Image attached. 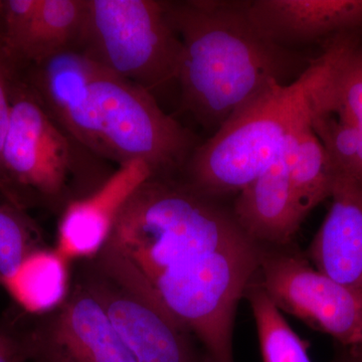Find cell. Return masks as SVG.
<instances>
[{"label": "cell", "instance_id": "cell-16", "mask_svg": "<svg viewBox=\"0 0 362 362\" xmlns=\"http://www.w3.org/2000/svg\"><path fill=\"white\" fill-rule=\"evenodd\" d=\"M69 263L56 249L40 247L28 254L1 286L28 313L47 315L69 296Z\"/></svg>", "mask_w": 362, "mask_h": 362}, {"label": "cell", "instance_id": "cell-22", "mask_svg": "<svg viewBox=\"0 0 362 362\" xmlns=\"http://www.w3.org/2000/svg\"><path fill=\"white\" fill-rule=\"evenodd\" d=\"M40 0H4L0 45L9 63L20 49L37 16Z\"/></svg>", "mask_w": 362, "mask_h": 362}, {"label": "cell", "instance_id": "cell-7", "mask_svg": "<svg viewBox=\"0 0 362 362\" xmlns=\"http://www.w3.org/2000/svg\"><path fill=\"white\" fill-rule=\"evenodd\" d=\"M77 51L152 95L177 84L183 45L159 0H87Z\"/></svg>", "mask_w": 362, "mask_h": 362}, {"label": "cell", "instance_id": "cell-1", "mask_svg": "<svg viewBox=\"0 0 362 362\" xmlns=\"http://www.w3.org/2000/svg\"><path fill=\"white\" fill-rule=\"evenodd\" d=\"M16 74L78 144L104 160H142L153 175H181L199 146L154 95L77 49Z\"/></svg>", "mask_w": 362, "mask_h": 362}, {"label": "cell", "instance_id": "cell-8", "mask_svg": "<svg viewBox=\"0 0 362 362\" xmlns=\"http://www.w3.org/2000/svg\"><path fill=\"white\" fill-rule=\"evenodd\" d=\"M81 282L103 307L135 362H213L137 272L97 259Z\"/></svg>", "mask_w": 362, "mask_h": 362}, {"label": "cell", "instance_id": "cell-14", "mask_svg": "<svg viewBox=\"0 0 362 362\" xmlns=\"http://www.w3.org/2000/svg\"><path fill=\"white\" fill-rule=\"evenodd\" d=\"M330 199L305 254L317 270L362 295V183L338 173Z\"/></svg>", "mask_w": 362, "mask_h": 362}, {"label": "cell", "instance_id": "cell-4", "mask_svg": "<svg viewBox=\"0 0 362 362\" xmlns=\"http://www.w3.org/2000/svg\"><path fill=\"white\" fill-rule=\"evenodd\" d=\"M246 240L232 204L202 194L180 175H152L123 206L100 255L151 284L180 262Z\"/></svg>", "mask_w": 362, "mask_h": 362}, {"label": "cell", "instance_id": "cell-17", "mask_svg": "<svg viewBox=\"0 0 362 362\" xmlns=\"http://www.w3.org/2000/svg\"><path fill=\"white\" fill-rule=\"evenodd\" d=\"M337 173L311 125L302 130L293 149L290 178L304 218L319 204L329 199Z\"/></svg>", "mask_w": 362, "mask_h": 362}, {"label": "cell", "instance_id": "cell-5", "mask_svg": "<svg viewBox=\"0 0 362 362\" xmlns=\"http://www.w3.org/2000/svg\"><path fill=\"white\" fill-rule=\"evenodd\" d=\"M97 157L78 144L13 71L11 119L1 156L6 202L28 211L64 209L77 199L75 181ZM99 158V157H98Z\"/></svg>", "mask_w": 362, "mask_h": 362}, {"label": "cell", "instance_id": "cell-6", "mask_svg": "<svg viewBox=\"0 0 362 362\" xmlns=\"http://www.w3.org/2000/svg\"><path fill=\"white\" fill-rule=\"evenodd\" d=\"M259 256V245L247 240L180 262L152 281L162 301L213 362H235V313L258 271Z\"/></svg>", "mask_w": 362, "mask_h": 362}, {"label": "cell", "instance_id": "cell-19", "mask_svg": "<svg viewBox=\"0 0 362 362\" xmlns=\"http://www.w3.org/2000/svg\"><path fill=\"white\" fill-rule=\"evenodd\" d=\"M346 33L333 83L332 113L349 121L362 137V42Z\"/></svg>", "mask_w": 362, "mask_h": 362}, {"label": "cell", "instance_id": "cell-18", "mask_svg": "<svg viewBox=\"0 0 362 362\" xmlns=\"http://www.w3.org/2000/svg\"><path fill=\"white\" fill-rule=\"evenodd\" d=\"M244 298L254 315L263 362H312L308 343L292 329L272 302L257 273L247 285Z\"/></svg>", "mask_w": 362, "mask_h": 362}, {"label": "cell", "instance_id": "cell-11", "mask_svg": "<svg viewBox=\"0 0 362 362\" xmlns=\"http://www.w3.org/2000/svg\"><path fill=\"white\" fill-rule=\"evenodd\" d=\"M152 175L146 162L131 161L119 166L96 190L71 202L59 220L57 252L68 262L96 258L126 202Z\"/></svg>", "mask_w": 362, "mask_h": 362}, {"label": "cell", "instance_id": "cell-15", "mask_svg": "<svg viewBox=\"0 0 362 362\" xmlns=\"http://www.w3.org/2000/svg\"><path fill=\"white\" fill-rule=\"evenodd\" d=\"M86 13L87 0H40L28 35L11 61L13 70L77 49Z\"/></svg>", "mask_w": 362, "mask_h": 362}, {"label": "cell", "instance_id": "cell-10", "mask_svg": "<svg viewBox=\"0 0 362 362\" xmlns=\"http://www.w3.org/2000/svg\"><path fill=\"white\" fill-rule=\"evenodd\" d=\"M25 331L30 362H135L103 307L82 282Z\"/></svg>", "mask_w": 362, "mask_h": 362}, {"label": "cell", "instance_id": "cell-12", "mask_svg": "<svg viewBox=\"0 0 362 362\" xmlns=\"http://www.w3.org/2000/svg\"><path fill=\"white\" fill-rule=\"evenodd\" d=\"M247 18L265 39L285 49L362 33V0H250Z\"/></svg>", "mask_w": 362, "mask_h": 362}, {"label": "cell", "instance_id": "cell-23", "mask_svg": "<svg viewBox=\"0 0 362 362\" xmlns=\"http://www.w3.org/2000/svg\"><path fill=\"white\" fill-rule=\"evenodd\" d=\"M13 68L0 45V194L6 195L1 170V156L11 119V81Z\"/></svg>", "mask_w": 362, "mask_h": 362}, {"label": "cell", "instance_id": "cell-9", "mask_svg": "<svg viewBox=\"0 0 362 362\" xmlns=\"http://www.w3.org/2000/svg\"><path fill=\"white\" fill-rule=\"evenodd\" d=\"M257 277L281 312L329 335L339 346L362 345V295L317 270L294 243L259 246Z\"/></svg>", "mask_w": 362, "mask_h": 362}, {"label": "cell", "instance_id": "cell-21", "mask_svg": "<svg viewBox=\"0 0 362 362\" xmlns=\"http://www.w3.org/2000/svg\"><path fill=\"white\" fill-rule=\"evenodd\" d=\"M42 247V235L25 209L0 204V285L35 250Z\"/></svg>", "mask_w": 362, "mask_h": 362}, {"label": "cell", "instance_id": "cell-25", "mask_svg": "<svg viewBox=\"0 0 362 362\" xmlns=\"http://www.w3.org/2000/svg\"><path fill=\"white\" fill-rule=\"evenodd\" d=\"M331 362H362V345L354 347H338L337 352Z\"/></svg>", "mask_w": 362, "mask_h": 362}, {"label": "cell", "instance_id": "cell-3", "mask_svg": "<svg viewBox=\"0 0 362 362\" xmlns=\"http://www.w3.org/2000/svg\"><path fill=\"white\" fill-rule=\"evenodd\" d=\"M343 35L326 42L296 80L273 85L245 105L190 156L181 177L202 194L225 201L270 168L314 117L331 113Z\"/></svg>", "mask_w": 362, "mask_h": 362}, {"label": "cell", "instance_id": "cell-13", "mask_svg": "<svg viewBox=\"0 0 362 362\" xmlns=\"http://www.w3.org/2000/svg\"><path fill=\"white\" fill-rule=\"evenodd\" d=\"M297 136L288 143L277 160L233 199L235 220L247 237L259 246L292 244L303 223L290 178Z\"/></svg>", "mask_w": 362, "mask_h": 362}, {"label": "cell", "instance_id": "cell-26", "mask_svg": "<svg viewBox=\"0 0 362 362\" xmlns=\"http://www.w3.org/2000/svg\"><path fill=\"white\" fill-rule=\"evenodd\" d=\"M4 0H0V20H1L2 11H4Z\"/></svg>", "mask_w": 362, "mask_h": 362}, {"label": "cell", "instance_id": "cell-24", "mask_svg": "<svg viewBox=\"0 0 362 362\" xmlns=\"http://www.w3.org/2000/svg\"><path fill=\"white\" fill-rule=\"evenodd\" d=\"M0 362H30L25 331L0 323Z\"/></svg>", "mask_w": 362, "mask_h": 362}, {"label": "cell", "instance_id": "cell-20", "mask_svg": "<svg viewBox=\"0 0 362 362\" xmlns=\"http://www.w3.org/2000/svg\"><path fill=\"white\" fill-rule=\"evenodd\" d=\"M311 127L338 173L362 183V137L358 130L334 113L318 114Z\"/></svg>", "mask_w": 362, "mask_h": 362}, {"label": "cell", "instance_id": "cell-2", "mask_svg": "<svg viewBox=\"0 0 362 362\" xmlns=\"http://www.w3.org/2000/svg\"><path fill=\"white\" fill-rule=\"evenodd\" d=\"M165 8L183 45L181 101L209 129L218 130L267 88L296 80L313 61L265 39L245 1H165Z\"/></svg>", "mask_w": 362, "mask_h": 362}]
</instances>
